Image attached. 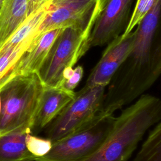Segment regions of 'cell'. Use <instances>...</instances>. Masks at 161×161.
Returning a JSON list of instances; mask_svg holds the SVG:
<instances>
[{
  "mask_svg": "<svg viewBox=\"0 0 161 161\" xmlns=\"http://www.w3.org/2000/svg\"><path fill=\"white\" fill-rule=\"evenodd\" d=\"M134 30L133 49L108 85L106 109L116 111L131 104L161 76V0H156Z\"/></svg>",
  "mask_w": 161,
  "mask_h": 161,
  "instance_id": "cell-1",
  "label": "cell"
},
{
  "mask_svg": "<svg viewBox=\"0 0 161 161\" xmlns=\"http://www.w3.org/2000/svg\"><path fill=\"white\" fill-rule=\"evenodd\" d=\"M161 119V99L144 94L116 117L111 132L86 161H128L147 130Z\"/></svg>",
  "mask_w": 161,
  "mask_h": 161,
  "instance_id": "cell-2",
  "label": "cell"
},
{
  "mask_svg": "<svg viewBox=\"0 0 161 161\" xmlns=\"http://www.w3.org/2000/svg\"><path fill=\"white\" fill-rule=\"evenodd\" d=\"M45 88L36 72L17 75L0 89L1 136L31 127Z\"/></svg>",
  "mask_w": 161,
  "mask_h": 161,
  "instance_id": "cell-3",
  "label": "cell"
},
{
  "mask_svg": "<svg viewBox=\"0 0 161 161\" xmlns=\"http://www.w3.org/2000/svg\"><path fill=\"white\" fill-rule=\"evenodd\" d=\"M103 7L99 8L86 22L65 28L55 39L36 72L45 86L60 87L64 71L69 67H74L89 50V36Z\"/></svg>",
  "mask_w": 161,
  "mask_h": 161,
  "instance_id": "cell-4",
  "label": "cell"
},
{
  "mask_svg": "<svg viewBox=\"0 0 161 161\" xmlns=\"http://www.w3.org/2000/svg\"><path fill=\"white\" fill-rule=\"evenodd\" d=\"M115 119L113 114H99L87 125L53 142L50 150L35 161H86L100 148Z\"/></svg>",
  "mask_w": 161,
  "mask_h": 161,
  "instance_id": "cell-5",
  "label": "cell"
},
{
  "mask_svg": "<svg viewBox=\"0 0 161 161\" xmlns=\"http://www.w3.org/2000/svg\"><path fill=\"white\" fill-rule=\"evenodd\" d=\"M106 87L83 86L74 98L45 128V135L52 142L57 141L92 121L100 113Z\"/></svg>",
  "mask_w": 161,
  "mask_h": 161,
  "instance_id": "cell-6",
  "label": "cell"
},
{
  "mask_svg": "<svg viewBox=\"0 0 161 161\" xmlns=\"http://www.w3.org/2000/svg\"><path fill=\"white\" fill-rule=\"evenodd\" d=\"M136 0H105L92 29L89 47L109 43L125 30Z\"/></svg>",
  "mask_w": 161,
  "mask_h": 161,
  "instance_id": "cell-7",
  "label": "cell"
},
{
  "mask_svg": "<svg viewBox=\"0 0 161 161\" xmlns=\"http://www.w3.org/2000/svg\"><path fill=\"white\" fill-rule=\"evenodd\" d=\"M105 0H53L50 11L40 27V34L86 22Z\"/></svg>",
  "mask_w": 161,
  "mask_h": 161,
  "instance_id": "cell-8",
  "label": "cell"
},
{
  "mask_svg": "<svg viewBox=\"0 0 161 161\" xmlns=\"http://www.w3.org/2000/svg\"><path fill=\"white\" fill-rule=\"evenodd\" d=\"M135 38V30L126 36L119 35L110 42L101 58L90 72L85 87H106L131 53Z\"/></svg>",
  "mask_w": 161,
  "mask_h": 161,
  "instance_id": "cell-9",
  "label": "cell"
},
{
  "mask_svg": "<svg viewBox=\"0 0 161 161\" xmlns=\"http://www.w3.org/2000/svg\"><path fill=\"white\" fill-rule=\"evenodd\" d=\"M75 93V91L62 87L45 86L31 127V133L45 128L74 98Z\"/></svg>",
  "mask_w": 161,
  "mask_h": 161,
  "instance_id": "cell-10",
  "label": "cell"
},
{
  "mask_svg": "<svg viewBox=\"0 0 161 161\" xmlns=\"http://www.w3.org/2000/svg\"><path fill=\"white\" fill-rule=\"evenodd\" d=\"M64 29H54L38 35L35 42L18 62L13 77L17 75L37 72L55 39Z\"/></svg>",
  "mask_w": 161,
  "mask_h": 161,
  "instance_id": "cell-11",
  "label": "cell"
},
{
  "mask_svg": "<svg viewBox=\"0 0 161 161\" xmlns=\"http://www.w3.org/2000/svg\"><path fill=\"white\" fill-rule=\"evenodd\" d=\"M38 35L24 42L8 38L0 46V89L13 77L18 62L35 42Z\"/></svg>",
  "mask_w": 161,
  "mask_h": 161,
  "instance_id": "cell-12",
  "label": "cell"
},
{
  "mask_svg": "<svg viewBox=\"0 0 161 161\" xmlns=\"http://www.w3.org/2000/svg\"><path fill=\"white\" fill-rule=\"evenodd\" d=\"M30 0H4L0 12V46L28 16Z\"/></svg>",
  "mask_w": 161,
  "mask_h": 161,
  "instance_id": "cell-13",
  "label": "cell"
},
{
  "mask_svg": "<svg viewBox=\"0 0 161 161\" xmlns=\"http://www.w3.org/2000/svg\"><path fill=\"white\" fill-rule=\"evenodd\" d=\"M30 132L22 131L0 136V161H35L26 145V135Z\"/></svg>",
  "mask_w": 161,
  "mask_h": 161,
  "instance_id": "cell-14",
  "label": "cell"
},
{
  "mask_svg": "<svg viewBox=\"0 0 161 161\" xmlns=\"http://www.w3.org/2000/svg\"><path fill=\"white\" fill-rule=\"evenodd\" d=\"M132 161H161V119L150 131Z\"/></svg>",
  "mask_w": 161,
  "mask_h": 161,
  "instance_id": "cell-15",
  "label": "cell"
},
{
  "mask_svg": "<svg viewBox=\"0 0 161 161\" xmlns=\"http://www.w3.org/2000/svg\"><path fill=\"white\" fill-rule=\"evenodd\" d=\"M156 0H136L128 24L121 34L125 36L141 23L148 11L151 9Z\"/></svg>",
  "mask_w": 161,
  "mask_h": 161,
  "instance_id": "cell-16",
  "label": "cell"
},
{
  "mask_svg": "<svg viewBox=\"0 0 161 161\" xmlns=\"http://www.w3.org/2000/svg\"><path fill=\"white\" fill-rule=\"evenodd\" d=\"M25 142L28 151L37 158L46 155L50 150L53 144L50 139L39 138L30 133L26 134Z\"/></svg>",
  "mask_w": 161,
  "mask_h": 161,
  "instance_id": "cell-17",
  "label": "cell"
},
{
  "mask_svg": "<svg viewBox=\"0 0 161 161\" xmlns=\"http://www.w3.org/2000/svg\"><path fill=\"white\" fill-rule=\"evenodd\" d=\"M84 74L83 67L80 65H78L74 69V71L72 75L67 79L64 80L60 87L71 91L74 90L77 86L80 81L81 80Z\"/></svg>",
  "mask_w": 161,
  "mask_h": 161,
  "instance_id": "cell-18",
  "label": "cell"
},
{
  "mask_svg": "<svg viewBox=\"0 0 161 161\" xmlns=\"http://www.w3.org/2000/svg\"><path fill=\"white\" fill-rule=\"evenodd\" d=\"M51 1L52 0H30L28 16Z\"/></svg>",
  "mask_w": 161,
  "mask_h": 161,
  "instance_id": "cell-19",
  "label": "cell"
},
{
  "mask_svg": "<svg viewBox=\"0 0 161 161\" xmlns=\"http://www.w3.org/2000/svg\"><path fill=\"white\" fill-rule=\"evenodd\" d=\"M3 2H4V0H0V12H1V9H2V8H3Z\"/></svg>",
  "mask_w": 161,
  "mask_h": 161,
  "instance_id": "cell-20",
  "label": "cell"
},
{
  "mask_svg": "<svg viewBox=\"0 0 161 161\" xmlns=\"http://www.w3.org/2000/svg\"><path fill=\"white\" fill-rule=\"evenodd\" d=\"M1 97H0V113H1ZM0 136H1V134H0Z\"/></svg>",
  "mask_w": 161,
  "mask_h": 161,
  "instance_id": "cell-21",
  "label": "cell"
}]
</instances>
